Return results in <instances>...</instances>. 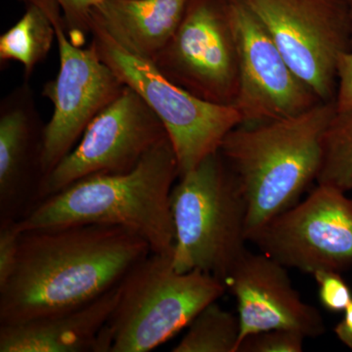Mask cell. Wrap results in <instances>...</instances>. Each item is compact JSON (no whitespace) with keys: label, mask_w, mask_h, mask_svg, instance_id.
Returning a JSON list of instances; mask_svg holds the SVG:
<instances>
[{"label":"cell","mask_w":352,"mask_h":352,"mask_svg":"<svg viewBox=\"0 0 352 352\" xmlns=\"http://www.w3.org/2000/svg\"><path fill=\"white\" fill-rule=\"evenodd\" d=\"M63 12L69 41L78 46L85 45L90 34L92 9L102 0H56Z\"/></svg>","instance_id":"22"},{"label":"cell","mask_w":352,"mask_h":352,"mask_svg":"<svg viewBox=\"0 0 352 352\" xmlns=\"http://www.w3.org/2000/svg\"><path fill=\"white\" fill-rule=\"evenodd\" d=\"M25 6L20 20L0 36V64H22L25 80H29L34 69L47 57L56 41V32L43 9L34 4Z\"/></svg>","instance_id":"17"},{"label":"cell","mask_w":352,"mask_h":352,"mask_svg":"<svg viewBox=\"0 0 352 352\" xmlns=\"http://www.w3.org/2000/svg\"><path fill=\"white\" fill-rule=\"evenodd\" d=\"M170 204L176 270H200L224 283L248 251V206L219 150L178 178Z\"/></svg>","instance_id":"5"},{"label":"cell","mask_w":352,"mask_h":352,"mask_svg":"<svg viewBox=\"0 0 352 352\" xmlns=\"http://www.w3.org/2000/svg\"><path fill=\"white\" fill-rule=\"evenodd\" d=\"M189 0H102L90 22L134 56L154 63L182 22Z\"/></svg>","instance_id":"16"},{"label":"cell","mask_w":352,"mask_h":352,"mask_svg":"<svg viewBox=\"0 0 352 352\" xmlns=\"http://www.w3.org/2000/svg\"><path fill=\"white\" fill-rule=\"evenodd\" d=\"M305 336L296 331L274 329L245 337L237 352H302Z\"/></svg>","instance_id":"20"},{"label":"cell","mask_w":352,"mask_h":352,"mask_svg":"<svg viewBox=\"0 0 352 352\" xmlns=\"http://www.w3.org/2000/svg\"><path fill=\"white\" fill-rule=\"evenodd\" d=\"M91 43L120 82L131 87L163 122L179 166V177L219 151L234 127L242 124L234 106L203 100L170 82L152 62L131 54L98 25L90 22Z\"/></svg>","instance_id":"6"},{"label":"cell","mask_w":352,"mask_h":352,"mask_svg":"<svg viewBox=\"0 0 352 352\" xmlns=\"http://www.w3.org/2000/svg\"><path fill=\"white\" fill-rule=\"evenodd\" d=\"M166 138L161 120L135 90L126 85L120 96L89 122L78 144L44 180L41 201L89 176L129 173Z\"/></svg>","instance_id":"11"},{"label":"cell","mask_w":352,"mask_h":352,"mask_svg":"<svg viewBox=\"0 0 352 352\" xmlns=\"http://www.w3.org/2000/svg\"><path fill=\"white\" fill-rule=\"evenodd\" d=\"M336 112V101L322 102L288 119L241 124L223 139L220 154L247 201V238L294 207L316 182L324 134Z\"/></svg>","instance_id":"3"},{"label":"cell","mask_w":352,"mask_h":352,"mask_svg":"<svg viewBox=\"0 0 352 352\" xmlns=\"http://www.w3.org/2000/svg\"><path fill=\"white\" fill-rule=\"evenodd\" d=\"M230 10L239 55V92L234 107L242 124L288 119L322 103L254 14L240 0H230Z\"/></svg>","instance_id":"12"},{"label":"cell","mask_w":352,"mask_h":352,"mask_svg":"<svg viewBox=\"0 0 352 352\" xmlns=\"http://www.w3.org/2000/svg\"><path fill=\"white\" fill-rule=\"evenodd\" d=\"M118 298L119 285L82 307L0 325V352H97Z\"/></svg>","instance_id":"15"},{"label":"cell","mask_w":352,"mask_h":352,"mask_svg":"<svg viewBox=\"0 0 352 352\" xmlns=\"http://www.w3.org/2000/svg\"><path fill=\"white\" fill-rule=\"evenodd\" d=\"M55 28L59 47L57 76L43 85L41 95L53 104L44 127L43 164L45 178L75 147L89 122L122 94L124 85L102 61L94 45L69 41L63 12L54 1L44 9Z\"/></svg>","instance_id":"9"},{"label":"cell","mask_w":352,"mask_h":352,"mask_svg":"<svg viewBox=\"0 0 352 352\" xmlns=\"http://www.w3.org/2000/svg\"><path fill=\"white\" fill-rule=\"evenodd\" d=\"M153 64L199 98L234 106L239 55L230 0H189L177 30Z\"/></svg>","instance_id":"8"},{"label":"cell","mask_w":352,"mask_h":352,"mask_svg":"<svg viewBox=\"0 0 352 352\" xmlns=\"http://www.w3.org/2000/svg\"><path fill=\"white\" fill-rule=\"evenodd\" d=\"M227 288L201 272H180L171 254L151 252L127 271L97 352H148L179 333Z\"/></svg>","instance_id":"4"},{"label":"cell","mask_w":352,"mask_h":352,"mask_svg":"<svg viewBox=\"0 0 352 352\" xmlns=\"http://www.w3.org/2000/svg\"><path fill=\"white\" fill-rule=\"evenodd\" d=\"M317 184L352 190V111L336 112L324 134Z\"/></svg>","instance_id":"19"},{"label":"cell","mask_w":352,"mask_h":352,"mask_svg":"<svg viewBox=\"0 0 352 352\" xmlns=\"http://www.w3.org/2000/svg\"><path fill=\"white\" fill-rule=\"evenodd\" d=\"M22 231L17 223L0 226V285L12 274L19 251Z\"/></svg>","instance_id":"23"},{"label":"cell","mask_w":352,"mask_h":352,"mask_svg":"<svg viewBox=\"0 0 352 352\" xmlns=\"http://www.w3.org/2000/svg\"><path fill=\"white\" fill-rule=\"evenodd\" d=\"M289 66L323 102L336 101L337 62L351 50V21L342 0H240Z\"/></svg>","instance_id":"7"},{"label":"cell","mask_w":352,"mask_h":352,"mask_svg":"<svg viewBox=\"0 0 352 352\" xmlns=\"http://www.w3.org/2000/svg\"><path fill=\"white\" fill-rule=\"evenodd\" d=\"M314 276L319 287L322 307L335 314L344 312L352 302V292L340 273L321 270L315 272Z\"/></svg>","instance_id":"21"},{"label":"cell","mask_w":352,"mask_h":352,"mask_svg":"<svg viewBox=\"0 0 352 352\" xmlns=\"http://www.w3.org/2000/svg\"><path fill=\"white\" fill-rule=\"evenodd\" d=\"M241 333L239 317L217 302L203 308L189 324L173 352H237Z\"/></svg>","instance_id":"18"},{"label":"cell","mask_w":352,"mask_h":352,"mask_svg":"<svg viewBox=\"0 0 352 352\" xmlns=\"http://www.w3.org/2000/svg\"><path fill=\"white\" fill-rule=\"evenodd\" d=\"M151 252L147 241L122 226L76 224L24 231L12 274L0 285V325L92 302Z\"/></svg>","instance_id":"1"},{"label":"cell","mask_w":352,"mask_h":352,"mask_svg":"<svg viewBox=\"0 0 352 352\" xmlns=\"http://www.w3.org/2000/svg\"><path fill=\"white\" fill-rule=\"evenodd\" d=\"M344 2L349 12V21H351V50H352V0H342Z\"/></svg>","instance_id":"26"},{"label":"cell","mask_w":352,"mask_h":352,"mask_svg":"<svg viewBox=\"0 0 352 352\" xmlns=\"http://www.w3.org/2000/svg\"><path fill=\"white\" fill-rule=\"evenodd\" d=\"M44 127L29 80L0 102V226L18 223L41 201Z\"/></svg>","instance_id":"13"},{"label":"cell","mask_w":352,"mask_h":352,"mask_svg":"<svg viewBox=\"0 0 352 352\" xmlns=\"http://www.w3.org/2000/svg\"><path fill=\"white\" fill-rule=\"evenodd\" d=\"M178 178L177 157L166 138L133 170L78 180L44 199L17 224L22 232L76 224L122 226L147 241L152 252L173 254L170 195Z\"/></svg>","instance_id":"2"},{"label":"cell","mask_w":352,"mask_h":352,"mask_svg":"<svg viewBox=\"0 0 352 352\" xmlns=\"http://www.w3.org/2000/svg\"><path fill=\"white\" fill-rule=\"evenodd\" d=\"M335 333L340 342L352 349V302L344 311V318L338 323Z\"/></svg>","instance_id":"25"},{"label":"cell","mask_w":352,"mask_h":352,"mask_svg":"<svg viewBox=\"0 0 352 352\" xmlns=\"http://www.w3.org/2000/svg\"><path fill=\"white\" fill-rule=\"evenodd\" d=\"M337 112L352 111V50L340 53L337 62Z\"/></svg>","instance_id":"24"},{"label":"cell","mask_w":352,"mask_h":352,"mask_svg":"<svg viewBox=\"0 0 352 352\" xmlns=\"http://www.w3.org/2000/svg\"><path fill=\"white\" fill-rule=\"evenodd\" d=\"M248 242L287 268L342 273L352 266V200L318 184L305 200L256 229Z\"/></svg>","instance_id":"10"},{"label":"cell","mask_w":352,"mask_h":352,"mask_svg":"<svg viewBox=\"0 0 352 352\" xmlns=\"http://www.w3.org/2000/svg\"><path fill=\"white\" fill-rule=\"evenodd\" d=\"M224 284L237 302L239 344L248 336L274 329L296 331L307 338L325 333L320 312L303 302L286 266L263 252H245Z\"/></svg>","instance_id":"14"}]
</instances>
